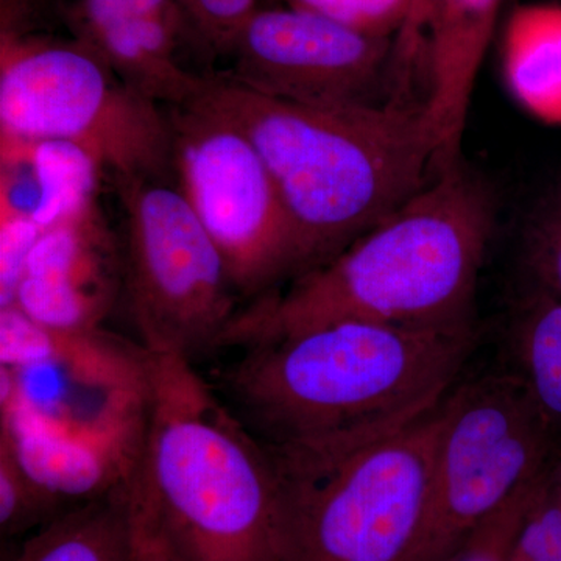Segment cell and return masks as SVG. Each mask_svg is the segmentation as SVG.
Listing matches in <instances>:
<instances>
[{"instance_id":"cell-1","label":"cell","mask_w":561,"mask_h":561,"mask_svg":"<svg viewBox=\"0 0 561 561\" xmlns=\"http://www.w3.org/2000/svg\"><path fill=\"white\" fill-rule=\"evenodd\" d=\"M474 343V324L339 321L242 348L221 387L267 445L371 442L435 411Z\"/></svg>"},{"instance_id":"cell-2","label":"cell","mask_w":561,"mask_h":561,"mask_svg":"<svg viewBox=\"0 0 561 561\" xmlns=\"http://www.w3.org/2000/svg\"><path fill=\"white\" fill-rule=\"evenodd\" d=\"M493 201L460 162L319 267L239 309L219 350L247 348L339 323L411 328L474 324Z\"/></svg>"},{"instance_id":"cell-3","label":"cell","mask_w":561,"mask_h":561,"mask_svg":"<svg viewBox=\"0 0 561 561\" xmlns=\"http://www.w3.org/2000/svg\"><path fill=\"white\" fill-rule=\"evenodd\" d=\"M190 103L230 121L267 165L294 230V278L341 253L426 187L431 169L438 172L423 103L284 101L225 72L203 76Z\"/></svg>"},{"instance_id":"cell-4","label":"cell","mask_w":561,"mask_h":561,"mask_svg":"<svg viewBox=\"0 0 561 561\" xmlns=\"http://www.w3.org/2000/svg\"><path fill=\"white\" fill-rule=\"evenodd\" d=\"M147 382L139 467L175 556L279 561L275 476L260 438L184 354L147 350Z\"/></svg>"},{"instance_id":"cell-5","label":"cell","mask_w":561,"mask_h":561,"mask_svg":"<svg viewBox=\"0 0 561 561\" xmlns=\"http://www.w3.org/2000/svg\"><path fill=\"white\" fill-rule=\"evenodd\" d=\"M443 402L371 442L262 443L275 476L279 561L415 560Z\"/></svg>"},{"instance_id":"cell-6","label":"cell","mask_w":561,"mask_h":561,"mask_svg":"<svg viewBox=\"0 0 561 561\" xmlns=\"http://www.w3.org/2000/svg\"><path fill=\"white\" fill-rule=\"evenodd\" d=\"M0 135L73 144L114 181L173 171L168 113L73 36L0 41Z\"/></svg>"},{"instance_id":"cell-7","label":"cell","mask_w":561,"mask_h":561,"mask_svg":"<svg viewBox=\"0 0 561 561\" xmlns=\"http://www.w3.org/2000/svg\"><path fill=\"white\" fill-rule=\"evenodd\" d=\"M2 423L139 456L147 350L103 331L43 327L0 308Z\"/></svg>"},{"instance_id":"cell-8","label":"cell","mask_w":561,"mask_h":561,"mask_svg":"<svg viewBox=\"0 0 561 561\" xmlns=\"http://www.w3.org/2000/svg\"><path fill=\"white\" fill-rule=\"evenodd\" d=\"M561 435L504 370L457 383L443 402L430 507L413 561H443L540 479Z\"/></svg>"},{"instance_id":"cell-9","label":"cell","mask_w":561,"mask_h":561,"mask_svg":"<svg viewBox=\"0 0 561 561\" xmlns=\"http://www.w3.org/2000/svg\"><path fill=\"white\" fill-rule=\"evenodd\" d=\"M124 208V290L147 350L194 360L219 350L241 295L216 243L179 186L116 181Z\"/></svg>"},{"instance_id":"cell-10","label":"cell","mask_w":561,"mask_h":561,"mask_svg":"<svg viewBox=\"0 0 561 561\" xmlns=\"http://www.w3.org/2000/svg\"><path fill=\"white\" fill-rule=\"evenodd\" d=\"M168 116L176 186L219 249L238 294L260 298L295 276L289 214L251 140L198 103L169 106Z\"/></svg>"},{"instance_id":"cell-11","label":"cell","mask_w":561,"mask_h":561,"mask_svg":"<svg viewBox=\"0 0 561 561\" xmlns=\"http://www.w3.org/2000/svg\"><path fill=\"white\" fill-rule=\"evenodd\" d=\"M225 72L250 90L316 105L379 103L397 36L356 31L316 11L257 9L232 38Z\"/></svg>"},{"instance_id":"cell-12","label":"cell","mask_w":561,"mask_h":561,"mask_svg":"<svg viewBox=\"0 0 561 561\" xmlns=\"http://www.w3.org/2000/svg\"><path fill=\"white\" fill-rule=\"evenodd\" d=\"M121 289L124 253L94 206L41 232L10 305L43 327L95 330Z\"/></svg>"},{"instance_id":"cell-13","label":"cell","mask_w":561,"mask_h":561,"mask_svg":"<svg viewBox=\"0 0 561 561\" xmlns=\"http://www.w3.org/2000/svg\"><path fill=\"white\" fill-rule=\"evenodd\" d=\"M502 0H437L427 20L430 91L424 114L437 140L438 171L460 162L472 92Z\"/></svg>"},{"instance_id":"cell-14","label":"cell","mask_w":561,"mask_h":561,"mask_svg":"<svg viewBox=\"0 0 561 561\" xmlns=\"http://www.w3.org/2000/svg\"><path fill=\"white\" fill-rule=\"evenodd\" d=\"M186 31L191 27L180 2L131 7L70 28L128 87L169 106L186 105L202 88L203 76L176 58Z\"/></svg>"},{"instance_id":"cell-15","label":"cell","mask_w":561,"mask_h":561,"mask_svg":"<svg viewBox=\"0 0 561 561\" xmlns=\"http://www.w3.org/2000/svg\"><path fill=\"white\" fill-rule=\"evenodd\" d=\"M502 73L524 111L561 125V3L513 10L502 39Z\"/></svg>"},{"instance_id":"cell-16","label":"cell","mask_w":561,"mask_h":561,"mask_svg":"<svg viewBox=\"0 0 561 561\" xmlns=\"http://www.w3.org/2000/svg\"><path fill=\"white\" fill-rule=\"evenodd\" d=\"M128 481L55 516L9 561H131Z\"/></svg>"},{"instance_id":"cell-17","label":"cell","mask_w":561,"mask_h":561,"mask_svg":"<svg viewBox=\"0 0 561 561\" xmlns=\"http://www.w3.org/2000/svg\"><path fill=\"white\" fill-rule=\"evenodd\" d=\"M507 353L508 371L561 435V300L534 280L513 309Z\"/></svg>"},{"instance_id":"cell-18","label":"cell","mask_w":561,"mask_h":561,"mask_svg":"<svg viewBox=\"0 0 561 561\" xmlns=\"http://www.w3.org/2000/svg\"><path fill=\"white\" fill-rule=\"evenodd\" d=\"M2 165H28L35 179L33 220L41 232L98 206L103 168L88 151L62 140L0 139Z\"/></svg>"},{"instance_id":"cell-19","label":"cell","mask_w":561,"mask_h":561,"mask_svg":"<svg viewBox=\"0 0 561 561\" xmlns=\"http://www.w3.org/2000/svg\"><path fill=\"white\" fill-rule=\"evenodd\" d=\"M523 261L529 279L561 300V180L549 187L527 219Z\"/></svg>"},{"instance_id":"cell-20","label":"cell","mask_w":561,"mask_h":561,"mask_svg":"<svg viewBox=\"0 0 561 561\" xmlns=\"http://www.w3.org/2000/svg\"><path fill=\"white\" fill-rule=\"evenodd\" d=\"M61 504L22 470L10 446L0 440V530L3 537L44 526L60 515Z\"/></svg>"},{"instance_id":"cell-21","label":"cell","mask_w":561,"mask_h":561,"mask_svg":"<svg viewBox=\"0 0 561 561\" xmlns=\"http://www.w3.org/2000/svg\"><path fill=\"white\" fill-rule=\"evenodd\" d=\"M507 561H561V493L549 470L516 531Z\"/></svg>"},{"instance_id":"cell-22","label":"cell","mask_w":561,"mask_h":561,"mask_svg":"<svg viewBox=\"0 0 561 561\" xmlns=\"http://www.w3.org/2000/svg\"><path fill=\"white\" fill-rule=\"evenodd\" d=\"M545 474L502 505L443 561H507L516 531Z\"/></svg>"},{"instance_id":"cell-23","label":"cell","mask_w":561,"mask_h":561,"mask_svg":"<svg viewBox=\"0 0 561 561\" xmlns=\"http://www.w3.org/2000/svg\"><path fill=\"white\" fill-rule=\"evenodd\" d=\"M41 236L32 210L21 208L0 184V308L10 305L25 261Z\"/></svg>"},{"instance_id":"cell-24","label":"cell","mask_w":561,"mask_h":561,"mask_svg":"<svg viewBox=\"0 0 561 561\" xmlns=\"http://www.w3.org/2000/svg\"><path fill=\"white\" fill-rule=\"evenodd\" d=\"M412 0H291V5L316 11L356 31L398 36Z\"/></svg>"},{"instance_id":"cell-25","label":"cell","mask_w":561,"mask_h":561,"mask_svg":"<svg viewBox=\"0 0 561 561\" xmlns=\"http://www.w3.org/2000/svg\"><path fill=\"white\" fill-rule=\"evenodd\" d=\"M191 33L208 49L227 54L232 38L257 7V0H180Z\"/></svg>"},{"instance_id":"cell-26","label":"cell","mask_w":561,"mask_h":561,"mask_svg":"<svg viewBox=\"0 0 561 561\" xmlns=\"http://www.w3.org/2000/svg\"><path fill=\"white\" fill-rule=\"evenodd\" d=\"M131 518V561H180L162 530L157 508L140 472L139 461L128 481Z\"/></svg>"},{"instance_id":"cell-27","label":"cell","mask_w":561,"mask_h":561,"mask_svg":"<svg viewBox=\"0 0 561 561\" xmlns=\"http://www.w3.org/2000/svg\"><path fill=\"white\" fill-rule=\"evenodd\" d=\"M69 2L62 0H0V41L49 35L51 18L66 21Z\"/></svg>"},{"instance_id":"cell-28","label":"cell","mask_w":561,"mask_h":561,"mask_svg":"<svg viewBox=\"0 0 561 561\" xmlns=\"http://www.w3.org/2000/svg\"><path fill=\"white\" fill-rule=\"evenodd\" d=\"M437 0H412L408 20L397 36L398 65L408 69L413 55L419 50L421 33L426 31L427 20Z\"/></svg>"},{"instance_id":"cell-29","label":"cell","mask_w":561,"mask_h":561,"mask_svg":"<svg viewBox=\"0 0 561 561\" xmlns=\"http://www.w3.org/2000/svg\"><path fill=\"white\" fill-rule=\"evenodd\" d=\"M549 474H551L553 483H556L557 489H559L561 493V443L559 451H557L556 457H553L551 468H549Z\"/></svg>"}]
</instances>
